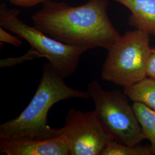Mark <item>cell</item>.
<instances>
[{"label": "cell", "mask_w": 155, "mask_h": 155, "mask_svg": "<svg viewBox=\"0 0 155 155\" xmlns=\"http://www.w3.org/2000/svg\"><path fill=\"white\" fill-rule=\"evenodd\" d=\"M109 0H89L78 6L48 0L32 16L35 27L66 45L108 50L121 36L108 16Z\"/></svg>", "instance_id": "cell-1"}, {"label": "cell", "mask_w": 155, "mask_h": 155, "mask_svg": "<svg viewBox=\"0 0 155 155\" xmlns=\"http://www.w3.org/2000/svg\"><path fill=\"white\" fill-rule=\"evenodd\" d=\"M49 63L43 67L42 75L32 99L21 114L0 125V140L47 139L59 136L58 129L48 123L50 109L61 101L70 98L91 99L88 91L70 87Z\"/></svg>", "instance_id": "cell-2"}, {"label": "cell", "mask_w": 155, "mask_h": 155, "mask_svg": "<svg viewBox=\"0 0 155 155\" xmlns=\"http://www.w3.org/2000/svg\"><path fill=\"white\" fill-rule=\"evenodd\" d=\"M152 48L149 34L136 29L127 31L107 50L101 79L124 87L144 79Z\"/></svg>", "instance_id": "cell-3"}, {"label": "cell", "mask_w": 155, "mask_h": 155, "mask_svg": "<svg viewBox=\"0 0 155 155\" xmlns=\"http://www.w3.org/2000/svg\"><path fill=\"white\" fill-rule=\"evenodd\" d=\"M20 11L9 8L5 3L0 5V26L26 40L45 58L51 66L63 79L76 71L81 56L87 50L64 44L24 22Z\"/></svg>", "instance_id": "cell-4"}, {"label": "cell", "mask_w": 155, "mask_h": 155, "mask_svg": "<svg viewBox=\"0 0 155 155\" xmlns=\"http://www.w3.org/2000/svg\"><path fill=\"white\" fill-rule=\"evenodd\" d=\"M87 89L100 121L114 141L136 145L145 140L133 106L124 91L105 90L97 80L89 83Z\"/></svg>", "instance_id": "cell-5"}, {"label": "cell", "mask_w": 155, "mask_h": 155, "mask_svg": "<svg viewBox=\"0 0 155 155\" xmlns=\"http://www.w3.org/2000/svg\"><path fill=\"white\" fill-rule=\"evenodd\" d=\"M59 134L66 137L70 155H101L114 140L103 127L94 110L83 111L71 108Z\"/></svg>", "instance_id": "cell-6"}, {"label": "cell", "mask_w": 155, "mask_h": 155, "mask_svg": "<svg viewBox=\"0 0 155 155\" xmlns=\"http://www.w3.org/2000/svg\"><path fill=\"white\" fill-rule=\"evenodd\" d=\"M0 152L7 155H70L66 137L0 140Z\"/></svg>", "instance_id": "cell-7"}, {"label": "cell", "mask_w": 155, "mask_h": 155, "mask_svg": "<svg viewBox=\"0 0 155 155\" xmlns=\"http://www.w3.org/2000/svg\"><path fill=\"white\" fill-rule=\"evenodd\" d=\"M131 12L129 25L155 36V0H113Z\"/></svg>", "instance_id": "cell-8"}, {"label": "cell", "mask_w": 155, "mask_h": 155, "mask_svg": "<svg viewBox=\"0 0 155 155\" xmlns=\"http://www.w3.org/2000/svg\"><path fill=\"white\" fill-rule=\"evenodd\" d=\"M124 93L134 102H140L155 110V79L146 77L124 87Z\"/></svg>", "instance_id": "cell-9"}, {"label": "cell", "mask_w": 155, "mask_h": 155, "mask_svg": "<svg viewBox=\"0 0 155 155\" xmlns=\"http://www.w3.org/2000/svg\"><path fill=\"white\" fill-rule=\"evenodd\" d=\"M133 108L145 139L150 143V148L155 155V110L140 102H134Z\"/></svg>", "instance_id": "cell-10"}, {"label": "cell", "mask_w": 155, "mask_h": 155, "mask_svg": "<svg viewBox=\"0 0 155 155\" xmlns=\"http://www.w3.org/2000/svg\"><path fill=\"white\" fill-rule=\"evenodd\" d=\"M153 155L149 145H127L114 140L106 145L101 155Z\"/></svg>", "instance_id": "cell-11"}, {"label": "cell", "mask_w": 155, "mask_h": 155, "mask_svg": "<svg viewBox=\"0 0 155 155\" xmlns=\"http://www.w3.org/2000/svg\"><path fill=\"white\" fill-rule=\"evenodd\" d=\"M44 58L39 51L31 47L24 55L17 58H6L0 61V67H11L22 64L25 61H33L38 58Z\"/></svg>", "instance_id": "cell-12"}, {"label": "cell", "mask_w": 155, "mask_h": 155, "mask_svg": "<svg viewBox=\"0 0 155 155\" xmlns=\"http://www.w3.org/2000/svg\"><path fill=\"white\" fill-rule=\"evenodd\" d=\"M0 41L2 43H8L16 47H20L22 41L17 37L8 33L4 28H0Z\"/></svg>", "instance_id": "cell-13"}, {"label": "cell", "mask_w": 155, "mask_h": 155, "mask_svg": "<svg viewBox=\"0 0 155 155\" xmlns=\"http://www.w3.org/2000/svg\"><path fill=\"white\" fill-rule=\"evenodd\" d=\"M9 2L15 5L23 8H31L43 4L48 0H9Z\"/></svg>", "instance_id": "cell-14"}, {"label": "cell", "mask_w": 155, "mask_h": 155, "mask_svg": "<svg viewBox=\"0 0 155 155\" xmlns=\"http://www.w3.org/2000/svg\"><path fill=\"white\" fill-rule=\"evenodd\" d=\"M147 77L155 79V48H152L147 66Z\"/></svg>", "instance_id": "cell-15"}]
</instances>
